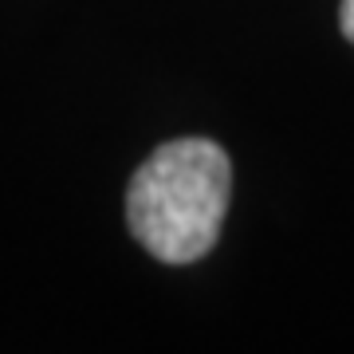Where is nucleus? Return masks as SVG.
Segmentation results:
<instances>
[{
	"label": "nucleus",
	"mask_w": 354,
	"mask_h": 354,
	"mask_svg": "<svg viewBox=\"0 0 354 354\" xmlns=\"http://www.w3.org/2000/svg\"><path fill=\"white\" fill-rule=\"evenodd\" d=\"M339 28H342V36L354 44V0H342L339 4Z\"/></svg>",
	"instance_id": "f03ea898"
},
{
	"label": "nucleus",
	"mask_w": 354,
	"mask_h": 354,
	"mask_svg": "<svg viewBox=\"0 0 354 354\" xmlns=\"http://www.w3.org/2000/svg\"><path fill=\"white\" fill-rule=\"evenodd\" d=\"M232 197V162L209 138L165 142L134 169L127 225L162 264H193L221 236Z\"/></svg>",
	"instance_id": "f257e3e1"
}]
</instances>
